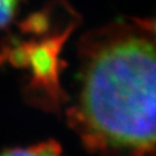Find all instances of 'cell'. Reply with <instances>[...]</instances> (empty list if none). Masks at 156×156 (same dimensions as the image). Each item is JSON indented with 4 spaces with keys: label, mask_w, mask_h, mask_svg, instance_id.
Returning <instances> with one entry per match:
<instances>
[{
    "label": "cell",
    "mask_w": 156,
    "mask_h": 156,
    "mask_svg": "<svg viewBox=\"0 0 156 156\" xmlns=\"http://www.w3.org/2000/svg\"><path fill=\"white\" fill-rule=\"evenodd\" d=\"M69 123L102 156H156V41L128 23L89 33Z\"/></svg>",
    "instance_id": "1"
},
{
    "label": "cell",
    "mask_w": 156,
    "mask_h": 156,
    "mask_svg": "<svg viewBox=\"0 0 156 156\" xmlns=\"http://www.w3.org/2000/svg\"><path fill=\"white\" fill-rule=\"evenodd\" d=\"M0 156H64L57 141H42L26 147H12L0 151Z\"/></svg>",
    "instance_id": "2"
},
{
    "label": "cell",
    "mask_w": 156,
    "mask_h": 156,
    "mask_svg": "<svg viewBox=\"0 0 156 156\" xmlns=\"http://www.w3.org/2000/svg\"><path fill=\"white\" fill-rule=\"evenodd\" d=\"M22 0H0V27L6 26L15 16Z\"/></svg>",
    "instance_id": "3"
},
{
    "label": "cell",
    "mask_w": 156,
    "mask_h": 156,
    "mask_svg": "<svg viewBox=\"0 0 156 156\" xmlns=\"http://www.w3.org/2000/svg\"><path fill=\"white\" fill-rule=\"evenodd\" d=\"M152 31H154V33H155V41H156V20H155V22H154V25H152Z\"/></svg>",
    "instance_id": "4"
}]
</instances>
